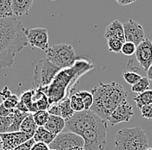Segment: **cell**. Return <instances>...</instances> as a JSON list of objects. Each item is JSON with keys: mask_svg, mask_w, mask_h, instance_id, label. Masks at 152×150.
<instances>
[{"mask_svg": "<svg viewBox=\"0 0 152 150\" xmlns=\"http://www.w3.org/2000/svg\"><path fill=\"white\" fill-rule=\"evenodd\" d=\"M135 103L137 104V109H141L143 105L152 103V90H147L142 93L137 94L133 98Z\"/></svg>", "mask_w": 152, "mask_h": 150, "instance_id": "cell-22", "label": "cell"}, {"mask_svg": "<svg viewBox=\"0 0 152 150\" xmlns=\"http://www.w3.org/2000/svg\"><path fill=\"white\" fill-rule=\"evenodd\" d=\"M136 58L139 65L147 72L152 65V42L151 40L144 38L142 42L137 46Z\"/></svg>", "mask_w": 152, "mask_h": 150, "instance_id": "cell-13", "label": "cell"}, {"mask_svg": "<svg viewBox=\"0 0 152 150\" xmlns=\"http://www.w3.org/2000/svg\"><path fill=\"white\" fill-rule=\"evenodd\" d=\"M81 150H85V149H81Z\"/></svg>", "mask_w": 152, "mask_h": 150, "instance_id": "cell-46", "label": "cell"}, {"mask_svg": "<svg viewBox=\"0 0 152 150\" xmlns=\"http://www.w3.org/2000/svg\"><path fill=\"white\" fill-rule=\"evenodd\" d=\"M147 78L149 79V80L151 79L152 80V65L150 67H149V69L147 70Z\"/></svg>", "mask_w": 152, "mask_h": 150, "instance_id": "cell-42", "label": "cell"}, {"mask_svg": "<svg viewBox=\"0 0 152 150\" xmlns=\"http://www.w3.org/2000/svg\"><path fill=\"white\" fill-rule=\"evenodd\" d=\"M37 125L36 124V122L34 121L33 118V114L32 113H28L26 116V117L23 120V122L20 125V129L19 131L25 133L30 136H34L35 132L37 130Z\"/></svg>", "mask_w": 152, "mask_h": 150, "instance_id": "cell-19", "label": "cell"}, {"mask_svg": "<svg viewBox=\"0 0 152 150\" xmlns=\"http://www.w3.org/2000/svg\"><path fill=\"white\" fill-rule=\"evenodd\" d=\"M14 114L15 111L12 116L8 117H0V134L3 133H8L10 131V129L14 121Z\"/></svg>", "mask_w": 152, "mask_h": 150, "instance_id": "cell-28", "label": "cell"}, {"mask_svg": "<svg viewBox=\"0 0 152 150\" xmlns=\"http://www.w3.org/2000/svg\"><path fill=\"white\" fill-rule=\"evenodd\" d=\"M49 117V114L47 111H38L33 113V118L37 127H43Z\"/></svg>", "mask_w": 152, "mask_h": 150, "instance_id": "cell-27", "label": "cell"}, {"mask_svg": "<svg viewBox=\"0 0 152 150\" xmlns=\"http://www.w3.org/2000/svg\"><path fill=\"white\" fill-rule=\"evenodd\" d=\"M107 121H103L93 129L83 132L80 136L84 140L85 150H104L106 146Z\"/></svg>", "mask_w": 152, "mask_h": 150, "instance_id": "cell-7", "label": "cell"}, {"mask_svg": "<svg viewBox=\"0 0 152 150\" xmlns=\"http://www.w3.org/2000/svg\"><path fill=\"white\" fill-rule=\"evenodd\" d=\"M11 95H12V92H10V90L8 86H4V89L2 91H0V98H1V99L3 101L7 99Z\"/></svg>", "mask_w": 152, "mask_h": 150, "instance_id": "cell-38", "label": "cell"}, {"mask_svg": "<svg viewBox=\"0 0 152 150\" xmlns=\"http://www.w3.org/2000/svg\"><path fill=\"white\" fill-rule=\"evenodd\" d=\"M47 111L48 112V114L51 115V116L61 117V111H60V108H59L58 103L50 104L49 107H48V109L47 110Z\"/></svg>", "mask_w": 152, "mask_h": 150, "instance_id": "cell-35", "label": "cell"}, {"mask_svg": "<svg viewBox=\"0 0 152 150\" xmlns=\"http://www.w3.org/2000/svg\"><path fill=\"white\" fill-rule=\"evenodd\" d=\"M70 105L75 112H80L85 111L84 103L77 92L70 95Z\"/></svg>", "mask_w": 152, "mask_h": 150, "instance_id": "cell-24", "label": "cell"}, {"mask_svg": "<svg viewBox=\"0 0 152 150\" xmlns=\"http://www.w3.org/2000/svg\"><path fill=\"white\" fill-rule=\"evenodd\" d=\"M150 87V80L147 77H142V79L137 82L135 84L132 85V91L137 94L142 93L143 92L149 90Z\"/></svg>", "mask_w": 152, "mask_h": 150, "instance_id": "cell-25", "label": "cell"}, {"mask_svg": "<svg viewBox=\"0 0 152 150\" xmlns=\"http://www.w3.org/2000/svg\"><path fill=\"white\" fill-rule=\"evenodd\" d=\"M107 44H108V48L110 52L121 53L124 42L117 39H109L107 40Z\"/></svg>", "mask_w": 152, "mask_h": 150, "instance_id": "cell-31", "label": "cell"}, {"mask_svg": "<svg viewBox=\"0 0 152 150\" xmlns=\"http://www.w3.org/2000/svg\"><path fill=\"white\" fill-rule=\"evenodd\" d=\"M58 105H59V108L61 111V117L65 121L68 120L75 113L72 110L71 105H70V95L66 96V98H64L62 100H61L58 103Z\"/></svg>", "mask_w": 152, "mask_h": 150, "instance_id": "cell-21", "label": "cell"}, {"mask_svg": "<svg viewBox=\"0 0 152 150\" xmlns=\"http://www.w3.org/2000/svg\"><path fill=\"white\" fill-rule=\"evenodd\" d=\"M34 0H11L12 11L14 16L22 17L28 15Z\"/></svg>", "mask_w": 152, "mask_h": 150, "instance_id": "cell-18", "label": "cell"}, {"mask_svg": "<svg viewBox=\"0 0 152 150\" xmlns=\"http://www.w3.org/2000/svg\"><path fill=\"white\" fill-rule=\"evenodd\" d=\"M34 143H35L34 139L31 138L30 140H28L26 142L21 144L20 146H18V147H17V148H15V149H13L11 150H30L31 148H32V146L34 145Z\"/></svg>", "mask_w": 152, "mask_h": 150, "instance_id": "cell-36", "label": "cell"}, {"mask_svg": "<svg viewBox=\"0 0 152 150\" xmlns=\"http://www.w3.org/2000/svg\"><path fill=\"white\" fill-rule=\"evenodd\" d=\"M146 150H152V149H151V148H148V149H147Z\"/></svg>", "mask_w": 152, "mask_h": 150, "instance_id": "cell-44", "label": "cell"}, {"mask_svg": "<svg viewBox=\"0 0 152 150\" xmlns=\"http://www.w3.org/2000/svg\"><path fill=\"white\" fill-rule=\"evenodd\" d=\"M49 103L47 96L43 93L40 88L33 89L32 95V107L29 113H35L38 111H47L49 107Z\"/></svg>", "mask_w": 152, "mask_h": 150, "instance_id": "cell-15", "label": "cell"}, {"mask_svg": "<svg viewBox=\"0 0 152 150\" xmlns=\"http://www.w3.org/2000/svg\"><path fill=\"white\" fill-rule=\"evenodd\" d=\"M28 45L26 28L14 17L0 18V68L10 67L14 59Z\"/></svg>", "mask_w": 152, "mask_h": 150, "instance_id": "cell-2", "label": "cell"}, {"mask_svg": "<svg viewBox=\"0 0 152 150\" xmlns=\"http://www.w3.org/2000/svg\"><path fill=\"white\" fill-rule=\"evenodd\" d=\"M14 111H15V109H11V110L6 109L2 103H0V117H10V116L13 115Z\"/></svg>", "mask_w": 152, "mask_h": 150, "instance_id": "cell-37", "label": "cell"}, {"mask_svg": "<svg viewBox=\"0 0 152 150\" xmlns=\"http://www.w3.org/2000/svg\"><path fill=\"white\" fill-rule=\"evenodd\" d=\"M115 1L120 5H128V4H131L134 2H136L137 0H115Z\"/></svg>", "mask_w": 152, "mask_h": 150, "instance_id": "cell-41", "label": "cell"}, {"mask_svg": "<svg viewBox=\"0 0 152 150\" xmlns=\"http://www.w3.org/2000/svg\"><path fill=\"white\" fill-rule=\"evenodd\" d=\"M136 49H137V46L134 43L125 42H124L121 53L123 54L124 55L132 56V55H133L136 53Z\"/></svg>", "mask_w": 152, "mask_h": 150, "instance_id": "cell-33", "label": "cell"}, {"mask_svg": "<svg viewBox=\"0 0 152 150\" xmlns=\"http://www.w3.org/2000/svg\"><path fill=\"white\" fill-rule=\"evenodd\" d=\"M115 150H146L149 138L140 127L124 128L117 132L114 141Z\"/></svg>", "mask_w": 152, "mask_h": 150, "instance_id": "cell-4", "label": "cell"}, {"mask_svg": "<svg viewBox=\"0 0 152 150\" xmlns=\"http://www.w3.org/2000/svg\"><path fill=\"white\" fill-rule=\"evenodd\" d=\"M104 121L95 113L89 111L75 112L66 121L65 130L66 132H73L80 135L83 132L93 129Z\"/></svg>", "mask_w": 152, "mask_h": 150, "instance_id": "cell-5", "label": "cell"}, {"mask_svg": "<svg viewBox=\"0 0 152 150\" xmlns=\"http://www.w3.org/2000/svg\"><path fill=\"white\" fill-rule=\"evenodd\" d=\"M2 142H3V149L2 150H11L21 144L26 142L31 138L32 136L28 135L25 133L21 131L8 132L0 134Z\"/></svg>", "mask_w": 152, "mask_h": 150, "instance_id": "cell-14", "label": "cell"}, {"mask_svg": "<svg viewBox=\"0 0 152 150\" xmlns=\"http://www.w3.org/2000/svg\"><path fill=\"white\" fill-rule=\"evenodd\" d=\"M46 59L61 70L73 66L77 56L72 45L63 43L48 47L46 51Z\"/></svg>", "mask_w": 152, "mask_h": 150, "instance_id": "cell-6", "label": "cell"}, {"mask_svg": "<svg viewBox=\"0 0 152 150\" xmlns=\"http://www.w3.org/2000/svg\"><path fill=\"white\" fill-rule=\"evenodd\" d=\"M91 92L94 96V103L90 111L107 122L113 111L128 97V92L117 82H99Z\"/></svg>", "mask_w": 152, "mask_h": 150, "instance_id": "cell-3", "label": "cell"}, {"mask_svg": "<svg viewBox=\"0 0 152 150\" xmlns=\"http://www.w3.org/2000/svg\"><path fill=\"white\" fill-rule=\"evenodd\" d=\"M19 102V97L16 94H13L8 98L7 99L4 100L2 104L6 108V109H9V110H11V109H15L16 106L18 105V103Z\"/></svg>", "mask_w": 152, "mask_h": 150, "instance_id": "cell-32", "label": "cell"}, {"mask_svg": "<svg viewBox=\"0 0 152 150\" xmlns=\"http://www.w3.org/2000/svg\"><path fill=\"white\" fill-rule=\"evenodd\" d=\"M26 37L28 44L33 47H37L47 51L48 46V33L44 28H26Z\"/></svg>", "mask_w": 152, "mask_h": 150, "instance_id": "cell-10", "label": "cell"}, {"mask_svg": "<svg viewBox=\"0 0 152 150\" xmlns=\"http://www.w3.org/2000/svg\"><path fill=\"white\" fill-rule=\"evenodd\" d=\"M32 95H33V89H30V90L23 91L19 97V101L22 102L28 108V111L32 107Z\"/></svg>", "mask_w": 152, "mask_h": 150, "instance_id": "cell-29", "label": "cell"}, {"mask_svg": "<svg viewBox=\"0 0 152 150\" xmlns=\"http://www.w3.org/2000/svg\"><path fill=\"white\" fill-rule=\"evenodd\" d=\"M133 116L134 111L132 104L127 101V99H124L111 114L108 122L114 126L121 122H130Z\"/></svg>", "mask_w": 152, "mask_h": 150, "instance_id": "cell-11", "label": "cell"}, {"mask_svg": "<svg viewBox=\"0 0 152 150\" xmlns=\"http://www.w3.org/2000/svg\"><path fill=\"white\" fill-rule=\"evenodd\" d=\"M51 150H72L75 148L84 149L83 138L73 132H61L48 145Z\"/></svg>", "mask_w": 152, "mask_h": 150, "instance_id": "cell-9", "label": "cell"}, {"mask_svg": "<svg viewBox=\"0 0 152 150\" xmlns=\"http://www.w3.org/2000/svg\"><path fill=\"white\" fill-rule=\"evenodd\" d=\"M77 94L80 96V98H81L82 102L84 103L85 111H89L94 103V96L92 92L87 91H80L77 92Z\"/></svg>", "mask_w": 152, "mask_h": 150, "instance_id": "cell-26", "label": "cell"}, {"mask_svg": "<svg viewBox=\"0 0 152 150\" xmlns=\"http://www.w3.org/2000/svg\"><path fill=\"white\" fill-rule=\"evenodd\" d=\"M56 135L51 134L44 127H38L37 130L35 132L33 139L35 142H42L47 145H49L54 139L56 138Z\"/></svg>", "mask_w": 152, "mask_h": 150, "instance_id": "cell-20", "label": "cell"}, {"mask_svg": "<svg viewBox=\"0 0 152 150\" xmlns=\"http://www.w3.org/2000/svg\"><path fill=\"white\" fill-rule=\"evenodd\" d=\"M14 17L11 0H0V18Z\"/></svg>", "mask_w": 152, "mask_h": 150, "instance_id": "cell-23", "label": "cell"}, {"mask_svg": "<svg viewBox=\"0 0 152 150\" xmlns=\"http://www.w3.org/2000/svg\"><path fill=\"white\" fill-rule=\"evenodd\" d=\"M51 1H56V0H51Z\"/></svg>", "mask_w": 152, "mask_h": 150, "instance_id": "cell-45", "label": "cell"}, {"mask_svg": "<svg viewBox=\"0 0 152 150\" xmlns=\"http://www.w3.org/2000/svg\"><path fill=\"white\" fill-rule=\"evenodd\" d=\"M125 42H132L136 46L139 45L144 39V30L142 25L130 19L123 23Z\"/></svg>", "mask_w": 152, "mask_h": 150, "instance_id": "cell-12", "label": "cell"}, {"mask_svg": "<svg viewBox=\"0 0 152 150\" xmlns=\"http://www.w3.org/2000/svg\"><path fill=\"white\" fill-rule=\"evenodd\" d=\"M15 109H16V110H18V111H21V112L29 113L28 108H27L23 103H22V102H20V101L18 102V105L16 106V108H15Z\"/></svg>", "mask_w": 152, "mask_h": 150, "instance_id": "cell-40", "label": "cell"}, {"mask_svg": "<svg viewBox=\"0 0 152 150\" xmlns=\"http://www.w3.org/2000/svg\"><path fill=\"white\" fill-rule=\"evenodd\" d=\"M123 78L126 83H128L131 85H133V84H135L137 82H138L142 79V76L140 74H138L136 72L127 71V72H124Z\"/></svg>", "mask_w": 152, "mask_h": 150, "instance_id": "cell-30", "label": "cell"}, {"mask_svg": "<svg viewBox=\"0 0 152 150\" xmlns=\"http://www.w3.org/2000/svg\"><path fill=\"white\" fill-rule=\"evenodd\" d=\"M104 37L107 40L117 39V40H119L123 42H125L123 23L118 20L113 21L105 29Z\"/></svg>", "mask_w": 152, "mask_h": 150, "instance_id": "cell-16", "label": "cell"}, {"mask_svg": "<svg viewBox=\"0 0 152 150\" xmlns=\"http://www.w3.org/2000/svg\"><path fill=\"white\" fill-rule=\"evenodd\" d=\"M3 149V142H2V139H1V136H0V150Z\"/></svg>", "mask_w": 152, "mask_h": 150, "instance_id": "cell-43", "label": "cell"}, {"mask_svg": "<svg viewBox=\"0 0 152 150\" xmlns=\"http://www.w3.org/2000/svg\"><path fill=\"white\" fill-rule=\"evenodd\" d=\"M50 150H51V149H50Z\"/></svg>", "mask_w": 152, "mask_h": 150, "instance_id": "cell-47", "label": "cell"}, {"mask_svg": "<svg viewBox=\"0 0 152 150\" xmlns=\"http://www.w3.org/2000/svg\"><path fill=\"white\" fill-rule=\"evenodd\" d=\"M94 67V64L89 58L79 57L73 66L60 70L51 84L39 88L47 96L49 104L59 103L66 96L71 95L80 78Z\"/></svg>", "mask_w": 152, "mask_h": 150, "instance_id": "cell-1", "label": "cell"}, {"mask_svg": "<svg viewBox=\"0 0 152 150\" xmlns=\"http://www.w3.org/2000/svg\"><path fill=\"white\" fill-rule=\"evenodd\" d=\"M48 131H49L53 135H59L65 130L66 127V121L61 117L56 116H51L49 115V117L48 119L47 122L43 126Z\"/></svg>", "mask_w": 152, "mask_h": 150, "instance_id": "cell-17", "label": "cell"}, {"mask_svg": "<svg viewBox=\"0 0 152 150\" xmlns=\"http://www.w3.org/2000/svg\"><path fill=\"white\" fill-rule=\"evenodd\" d=\"M141 111V115L142 117L151 120L152 119V103L151 104H147V105H143L142 108L140 109Z\"/></svg>", "mask_w": 152, "mask_h": 150, "instance_id": "cell-34", "label": "cell"}, {"mask_svg": "<svg viewBox=\"0 0 152 150\" xmlns=\"http://www.w3.org/2000/svg\"><path fill=\"white\" fill-rule=\"evenodd\" d=\"M30 150H50L48 145L42 142H35Z\"/></svg>", "mask_w": 152, "mask_h": 150, "instance_id": "cell-39", "label": "cell"}, {"mask_svg": "<svg viewBox=\"0 0 152 150\" xmlns=\"http://www.w3.org/2000/svg\"><path fill=\"white\" fill-rule=\"evenodd\" d=\"M60 70L46 58L38 60L35 66L33 77V83L36 88L44 87L51 84Z\"/></svg>", "mask_w": 152, "mask_h": 150, "instance_id": "cell-8", "label": "cell"}]
</instances>
